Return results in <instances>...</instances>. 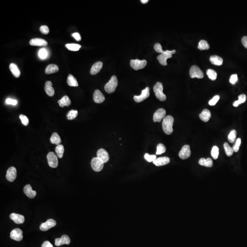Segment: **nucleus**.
Here are the masks:
<instances>
[{
	"instance_id": "obj_2",
	"label": "nucleus",
	"mask_w": 247,
	"mask_h": 247,
	"mask_svg": "<svg viewBox=\"0 0 247 247\" xmlns=\"http://www.w3.org/2000/svg\"><path fill=\"white\" fill-rule=\"evenodd\" d=\"M118 84V81L117 77L115 76H112L110 81L104 86L105 91L108 93H113L116 90Z\"/></svg>"
},
{
	"instance_id": "obj_17",
	"label": "nucleus",
	"mask_w": 247,
	"mask_h": 247,
	"mask_svg": "<svg viewBox=\"0 0 247 247\" xmlns=\"http://www.w3.org/2000/svg\"><path fill=\"white\" fill-rule=\"evenodd\" d=\"M30 44L32 46H47L48 43L42 39L40 38H34L32 39L30 42Z\"/></svg>"
},
{
	"instance_id": "obj_9",
	"label": "nucleus",
	"mask_w": 247,
	"mask_h": 247,
	"mask_svg": "<svg viewBox=\"0 0 247 247\" xmlns=\"http://www.w3.org/2000/svg\"><path fill=\"white\" fill-rule=\"evenodd\" d=\"M191 155V151L189 145H184L179 152V156L182 159H186Z\"/></svg>"
},
{
	"instance_id": "obj_32",
	"label": "nucleus",
	"mask_w": 247,
	"mask_h": 247,
	"mask_svg": "<svg viewBox=\"0 0 247 247\" xmlns=\"http://www.w3.org/2000/svg\"><path fill=\"white\" fill-rule=\"evenodd\" d=\"M246 99H247V97L245 94H241L238 96V100L233 103V106L235 107H238L240 104L244 103L246 101Z\"/></svg>"
},
{
	"instance_id": "obj_39",
	"label": "nucleus",
	"mask_w": 247,
	"mask_h": 247,
	"mask_svg": "<svg viewBox=\"0 0 247 247\" xmlns=\"http://www.w3.org/2000/svg\"><path fill=\"white\" fill-rule=\"evenodd\" d=\"M66 47L70 50L78 51L80 49L81 46L76 43H69L66 45Z\"/></svg>"
},
{
	"instance_id": "obj_10",
	"label": "nucleus",
	"mask_w": 247,
	"mask_h": 247,
	"mask_svg": "<svg viewBox=\"0 0 247 247\" xmlns=\"http://www.w3.org/2000/svg\"><path fill=\"white\" fill-rule=\"evenodd\" d=\"M150 89L149 87H147L146 89L143 90L140 96H135L134 99L137 103H140L144 100L148 98L150 96Z\"/></svg>"
},
{
	"instance_id": "obj_16",
	"label": "nucleus",
	"mask_w": 247,
	"mask_h": 247,
	"mask_svg": "<svg viewBox=\"0 0 247 247\" xmlns=\"http://www.w3.org/2000/svg\"><path fill=\"white\" fill-rule=\"evenodd\" d=\"M71 240L69 237L67 235L62 236L61 238H57L55 240V245L56 246H60L63 244H69Z\"/></svg>"
},
{
	"instance_id": "obj_7",
	"label": "nucleus",
	"mask_w": 247,
	"mask_h": 247,
	"mask_svg": "<svg viewBox=\"0 0 247 247\" xmlns=\"http://www.w3.org/2000/svg\"><path fill=\"white\" fill-rule=\"evenodd\" d=\"M104 162L99 158H94L91 161V166L92 169L95 172H100L103 169Z\"/></svg>"
},
{
	"instance_id": "obj_33",
	"label": "nucleus",
	"mask_w": 247,
	"mask_h": 247,
	"mask_svg": "<svg viewBox=\"0 0 247 247\" xmlns=\"http://www.w3.org/2000/svg\"><path fill=\"white\" fill-rule=\"evenodd\" d=\"M55 152L57 154V157L60 158H62L63 156V154L64 152V146L62 145H57V147L55 148Z\"/></svg>"
},
{
	"instance_id": "obj_37",
	"label": "nucleus",
	"mask_w": 247,
	"mask_h": 247,
	"mask_svg": "<svg viewBox=\"0 0 247 247\" xmlns=\"http://www.w3.org/2000/svg\"><path fill=\"white\" fill-rule=\"evenodd\" d=\"M207 75L208 78L210 79V80L212 81H215L217 78V73L212 69L207 70Z\"/></svg>"
},
{
	"instance_id": "obj_14",
	"label": "nucleus",
	"mask_w": 247,
	"mask_h": 247,
	"mask_svg": "<svg viewBox=\"0 0 247 247\" xmlns=\"http://www.w3.org/2000/svg\"><path fill=\"white\" fill-rule=\"evenodd\" d=\"M17 170L15 167H11L9 168L6 174L7 179L11 182L14 181L17 177Z\"/></svg>"
},
{
	"instance_id": "obj_41",
	"label": "nucleus",
	"mask_w": 247,
	"mask_h": 247,
	"mask_svg": "<svg viewBox=\"0 0 247 247\" xmlns=\"http://www.w3.org/2000/svg\"><path fill=\"white\" fill-rule=\"evenodd\" d=\"M219 151V148L217 146H214L212 148L211 151V155L212 158L214 159H217L218 158Z\"/></svg>"
},
{
	"instance_id": "obj_21",
	"label": "nucleus",
	"mask_w": 247,
	"mask_h": 247,
	"mask_svg": "<svg viewBox=\"0 0 247 247\" xmlns=\"http://www.w3.org/2000/svg\"><path fill=\"white\" fill-rule=\"evenodd\" d=\"M169 158L168 157H161L156 159L153 162V163L157 166H162L169 164L170 162Z\"/></svg>"
},
{
	"instance_id": "obj_27",
	"label": "nucleus",
	"mask_w": 247,
	"mask_h": 247,
	"mask_svg": "<svg viewBox=\"0 0 247 247\" xmlns=\"http://www.w3.org/2000/svg\"><path fill=\"white\" fill-rule=\"evenodd\" d=\"M199 163L201 166L209 168L212 167L213 166V161L210 158H207V159L201 158L199 161Z\"/></svg>"
},
{
	"instance_id": "obj_1",
	"label": "nucleus",
	"mask_w": 247,
	"mask_h": 247,
	"mask_svg": "<svg viewBox=\"0 0 247 247\" xmlns=\"http://www.w3.org/2000/svg\"><path fill=\"white\" fill-rule=\"evenodd\" d=\"M173 122L174 119L171 115L166 116L163 119L162 123V129L165 134L167 135H170L172 133Z\"/></svg>"
},
{
	"instance_id": "obj_15",
	"label": "nucleus",
	"mask_w": 247,
	"mask_h": 247,
	"mask_svg": "<svg viewBox=\"0 0 247 247\" xmlns=\"http://www.w3.org/2000/svg\"><path fill=\"white\" fill-rule=\"evenodd\" d=\"M97 158L102 161L104 163H106L109 160L110 157L107 151L104 149L101 148L97 151Z\"/></svg>"
},
{
	"instance_id": "obj_44",
	"label": "nucleus",
	"mask_w": 247,
	"mask_h": 247,
	"mask_svg": "<svg viewBox=\"0 0 247 247\" xmlns=\"http://www.w3.org/2000/svg\"><path fill=\"white\" fill-rule=\"evenodd\" d=\"M48 55V52L46 49H41L39 52V56L42 59H45Z\"/></svg>"
},
{
	"instance_id": "obj_34",
	"label": "nucleus",
	"mask_w": 247,
	"mask_h": 247,
	"mask_svg": "<svg viewBox=\"0 0 247 247\" xmlns=\"http://www.w3.org/2000/svg\"><path fill=\"white\" fill-rule=\"evenodd\" d=\"M198 48L201 50H207L209 49V44H208L207 41L205 40H201L199 43Z\"/></svg>"
},
{
	"instance_id": "obj_52",
	"label": "nucleus",
	"mask_w": 247,
	"mask_h": 247,
	"mask_svg": "<svg viewBox=\"0 0 247 247\" xmlns=\"http://www.w3.org/2000/svg\"><path fill=\"white\" fill-rule=\"evenodd\" d=\"M41 247H53V246L50 242L46 241L43 242Z\"/></svg>"
},
{
	"instance_id": "obj_47",
	"label": "nucleus",
	"mask_w": 247,
	"mask_h": 247,
	"mask_svg": "<svg viewBox=\"0 0 247 247\" xmlns=\"http://www.w3.org/2000/svg\"><path fill=\"white\" fill-rule=\"evenodd\" d=\"M220 99V96L219 95H216L214 96L211 100L209 102V104L210 106H214L218 101Z\"/></svg>"
},
{
	"instance_id": "obj_38",
	"label": "nucleus",
	"mask_w": 247,
	"mask_h": 247,
	"mask_svg": "<svg viewBox=\"0 0 247 247\" xmlns=\"http://www.w3.org/2000/svg\"><path fill=\"white\" fill-rule=\"evenodd\" d=\"M78 115V111L76 110H71L67 113V117L68 120H73L77 117Z\"/></svg>"
},
{
	"instance_id": "obj_53",
	"label": "nucleus",
	"mask_w": 247,
	"mask_h": 247,
	"mask_svg": "<svg viewBox=\"0 0 247 247\" xmlns=\"http://www.w3.org/2000/svg\"><path fill=\"white\" fill-rule=\"evenodd\" d=\"M242 42L245 48L247 49V36H244L242 39Z\"/></svg>"
},
{
	"instance_id": "obj_8",
	"label": "nucleus",
	"mask_w": 247,
	"mask_h": 247,
	"mask_svg": "<svg viewBox=\"0 0 247 247\" xmlns=\"http://www.w3.org/2000/svg\"><path fill=\"white\" fill-rule=\"evenodd\" d=\"M48 164L52 168H56L58 166V160L57 156L53 152H50L47 156Z\"/></svg>"
},
{
	"instance_id": "obj_23",
	"label": "nucleus",
	"mask_w": 247,
	"mask_h": 247,
	"mask_svg": "<svg viewBox=\"0 0 247 247\" xmlns=\"http://www.w3.org/2000/svg\"><path fill=\"white\" fill-rule=\"evenodd\" d=\"M52 83L50 81H47L45 83L44 90L47 95L50 97H52L54 95V90L52 87Z\"/></svg>"
},
{
	"instance_id": "obj_50",
	"label": "nucleus",
	"mask_w": 247,
	"mask_h": 247,
	"mask_svg": "<svg viewBox=\"0 0 247 247\" xmlns=\"http://www.w3.org/2000/svg\"><path fill=\"white\" fill-rule=\"evenodd\" d=\"M6 103L8 104H11V105H16L18 103V102L16 100L12 99H7L6 100Z\"/></svg>"
},
{
	"instance_id": "obj_19",
	"label": "nucleus",
	"mask_w": 247,
	"mask_h": 247,
	"mask_svg": "<svg viewBox=\"0 0 247 247\" xmlns=\"http://www.w3.org/2000/svg\"><path fill=\"white\" fill-rule=\"evenodd\" d=\"M11 219L14 221L16 224H22L24 223L25 221V218L24 216L20 214H16V213H12L10 216Z\"/></svg>"
},
{
	"instance_id": "obj_45",
	"label": "nucleus",
	"mask_w": 247,
	"mask_h": 247,
	"mask_svg": "<svg viewBox=\"0 0 247 247\" xmlns=\"http://www.w3.org/2000/svg\"><path fill=\"white\" fill-rule=\"evenodd\" d=\"M19 118L24 126H27L29 125V120L27 116L23 114H20L19 115Z\"/></svg>"
},
{
	"instance_id": "obj_31",
	"label": "nucleus",
	"mask_w": 247,
	"mask_h": 247,
	"mask_svg": "<svg viewBox=\"0 0 247 247\" xmlns=\"http://www.w3.org/2000/svg\"><path fill=\"white\" fill-rule=\"evenodd\" d=\"M68 84L71 87H78V83L76 78L72 76V75H69L67 80Z\"/></svg>"
},
{
	"instance_id": "obj_40",
	"label": "nucleus",
	"mask_w": 247,
	"mask_h": 247,
	"mask_svg": "<svg viewBox=\"0 0 247 247\" xmlns=\"http://www.w3.org/2000/svg\"><path fill=\"white\" fill-rule=\"evenodd\" d=\"M166 151V147L163 144L160 143L157 146V150L156 151L157 155H161L162 153H165Z\"/></svg>"
},
{
	"instance_id": "obj_11",
	"label": "nucleus",
	"mask_w": 247,
	"mask_h": 247,
	"mask_svg": "<svg viewBox=\"0 0 247 247\" xmlns=\"http://www.w3.org/2000/svg\"><path fill=\"white\" fill-rule=\"evenodd\" d=\"M166 111L164 109H159L157 110L154 115H153V120L154 122H160L162 119L166 117Z\"/></svg>"
},
{
	"instance_id": "obj_6",
	"label": "nucleus",
	"mask_w": 247,
	"mask_h": 247,
	"mask_svg": "<svg viewBox=\"0 0 247 247\" xmlns=\"http://www.w3.org/2000/svg\"><path fill=\"white\" fill-rule=\"evenodd\" d=\"M190 75L192 78H198L201 79L204 77V73L197 66H193L190 70Z\"/></svg>"
},
{
	"instance_id": "obj_54",
	"label": "nucleus",
	"mask_w": 247,
	"mask_h": 247,
	"mask_svg": "<svg viewBox=\"0 0 247 247\" xmlns=\"http://www.w3.org/2000/svg\"><path fill=\"white\" fill-rule=\"evenodd\" d=\"M148 0H141V2H142L143 4H146V3H148Z\"/></svg>"
},
{
	"instance_id": "obj_12",
	"label": "nucleus",
	"mask_w": 247,
	"mask_h": 247,
	"mask_svg": "<svg viewBox=\"0 0 247 247\" xmlns=\"http://www.w3.org/2000/svg\"><path fill=\"white\" fill-rule=\"evenodd\" d=\"M56 225V222L55 220L52 219H48L47 221L44 223H42L40 226V229L42 231H46L51 228H53Z\"/></svg>"
},
{
	"instance_id": "obj_29",
	"label": "nucleus",
	"mask_w": 247,
	"mask_h": 247,
	"mask_svg": "<svg viewBox=\"0 0 247 247\" xmlns=\"http://www.w3.org/2000/svg\"><path fill=\"white\" fill-rule=\"evenodd\" d=\"M51 143L52 144H54L56 145H59L61 144V140L60 137L58 133H54L52 135L50 139Z\"/></svg>"
},
{
	"instance_id": "obj_46",
	"label": "nucleus",
	"mask_w": 247,
	"mask_h": 247,
	"mask_svg": "<svg viewBox=\"0 0 247 247\" xmlns=\"http://www.w3.org/2000/svg\"><path fill=\"white\" fill-rule=\"evenodd\" d=\"M154 50L156 51L157 52L159 53L163 54L165 53L166 52V51H163L162 49L161 45L160 43H156L154 45Z\"/></svg>"
},
{
	"instance_id": "obj_25",
	"label": "nucleus",
	"mask_w": 247,
	"mask_h": 247,
	"mask_svg": "<svg viewBox=\"0 0 247 247\" xmlns=\"http://www.w3.org/2000/svg\"><path fill=\"white\" fill-rule=\"evenodd\" d=\"M210 62L216 66H221L223 63V59L217 55H212L210 58Z\"/></svg>"
},
{
	"instance_id": "obj_49",
	"label": "nucleus",
	"mask_w": 247,
	"mask_h": 247,
	"mask_svg": "<svg viewBox=\"0 0 247 247\" xmlns=\"http://www.w3.org/2000/svg\"><path fill=\"white\" fill-rule=\"evenodd\" d=\"M238 80V75L237 74H233L231 76L229 81L232 84H235Z\"/></svg>"
},
{
	"instance_id": "obj_43",
	"label": "nucleus",
	"mask_w": 247,
	"mask_h": 247,
	"mask_svg": "<svg viewBox=\"0 0 247 247\" xmlns=\"http://www.w3.org/2000/svg\"><path fill=\"white\" fill-rule=\"evenodd\" d=\"M144 158L148 162H151L157 159V156L155 155H151L148 153H146L144 156Z\"/></svg>"
},
{
	"instance_id": "obj_51",
	"label": "nucleus",
	"mask_w": 247,
	"mask_h": 247,
	"mask_svg": "<svg viewBox=\"0 0 247 247\" xmlns=\"http://www.w3.org/2000/svg\"><path fill=\"white\" fill-rule=\"evenodd\" d=\"M72 36L78 41H80L81 40V37L79 33H73L72 34Z\"/></svg>"
},
{
	"instance_id": "obj_5",
	"label": "nucleus",
	"mask_w": 247,
	"mask_h": 247,
	"mask_svg": "<svg viewBox=\"0 0 247 247\" xmlns=\"http://www.w3.org/2000/svg\"><path fill=\"white\" fill-rule=\"evenodd\" d=\"M130 66L133 69L135 70H139L143 69L147 64L146 60H131L130 61Z\"/></svg>"
},
{
	"instance_id": "obj_22",
	"label": "nucleus",
	"mask_w": 247,
	"mask_h": 247,
	"mask_svg": "<svg viewBox=\"0 0 247 247\" xmlns=\"http://www.w3.org/2000/svg\"><path fill=\"white\" fill-rule=\"evenodd\" d=\"M103 63L102 62H97L94 63L92 67L90 70V73L91 75H94L97 74L102 69L103 67Z\"/></svg>"
},
{
	"instance_id": "obj_13",
	"label": "nucleus",
	"mask_w": 247,
	"mask_h": 247,
	"mask_svg": "<svg viewBox=\"0 0 247 247\" xmlns=\"http://www.w3.org/2000/svg\"><path fill=\"white\" fill-rule=\"evenodd\" d=\"M10 238L14 240L20 241L23 238L22 231L20 229H14L11 232Z\"/></svg>"
},
{
	"instance_id": "obj_36",
	"label": "nucleus",
	"mask_w": 247,
	"mask_h": 247,
	"mask_svg": "<svg viewBox=\"0 0 247 247\" xmlns=\"http://www.w3.org/2000/svg\"><path fill=\"white\" fill-rule=\"evenodd\" d=\"M237 137V131L235 130H233L231 131L228 136V140L230 143H233L236 141Z\"/></svg>"
},
{
	"instance_id": "obj_4",
	"label": "nucleus",
	"mask_w": 247,
	"mask_h": 247,
	"mask_svg": "<svg viewBox=\"0 0 247 247\" xmlns=\"http://www.w3.org/2000/svg\"><path fill=\"white\" fill-rule=\"evenodd\" d=\"M176 51L175 50H166V52L165 53L161 54L160 55L157 57L159 63L162 66H167V60L169 58L172 57V54H174L176 53Z\"/></svg>"
},
{
	"instance_id": "obj_3",
	"label": "nucleus",
	"mask_w": 247,
	"mask_h": 247,
	"mask_svg": "<svg viewBox=\"0 0 247 247\" xmlns=\"http://www.w3.org/2000/svg\"><path fill=\"white\" fill-rule=\"evenodd\" d=\"M163 85L160 82L156 83L153 88L156 97L161 101H164L166 99V96L163 93Z\"/></svg>"
},
{
	"instance_id": "obj_28",
	"label": "nucleus",
	"mask_w": 247,
	"mask_h": 247,
	"mask_svg": "<svg viewBox=\"0 0 247 247\" xmlns=\"http://www.w3.org/2000/svg\"><path fill=\"white\" fill-rule=\"evenodd\" d=\"M59 71V68L55 64L48 65L45 69V72L46 74H50L56 73Z\"/></svg>"
},
{
	"instance_id": "obj_20",
	"label": "nucleus",
	"mask_w": 247,
	"mask_h": 247,
	"mask_svg": "<svg viewBox=\"0 0 247 247\" xmlns=\"http://www.w3.org/2000/svg\"><path fill=\"white\" fill-rule=\"evenodd\" d=\"M23 191L26 196L30 198H33L36 196V191L33 190L30 184L25 185L23 189Z\"/></svg>"
},
{
	"instance_id": "obj_35",
	"label": "nucleus",
	"mask_w": 247,
	"mask_h": 247,
	"mask_svg": "<svg viewBox=\"0 0 247 247\" xmlns=\"http://www.w3.org/2000/svg\"><path fill=\"white\" fill-rule=\"evenodd\" d=\"M223 146H224L225 152H226V154H227V156H228V157H231V156H232L233 152H234L233 148H231L227 142H225L224 143Z\"/></svg>"
},
{
	"instance_id": "obj_24",
	"label": "nucleus",
	"mask_w": 247,
	"mask_h": 247,
	"mask_svg": "<svg viewBox=\"0 0 247 247\" xmlns=\"http://www.w3.org/2000/svg\"><path fill=\"white\" fill-rule=\"evenodd\" d=\"M211 114L210 111L208 109H204L202 112L200 114L199 116L200 119L203 121L207 122L211 118Z\"/></svg>"
},
{
	"instance_id": "obj_30",
	"label": "nucleus",
	"mask_w": 247,
	"mask_h": 247,
	"mask_svg": "<svg viewBox=\"0 0 247 247\" xmlns=\"http://www.w3.org/2000/svg\"><path fill=\"white\" fill-rule=\"evenodd\" d=\"M9 68L12 73L14 77L17 78L19 77V76H20V71L15 64L11 63L10 65Z\"/></svg>"
},
{
	"instance_id": "obj_48",
	"label": "nucleus",
	"mask_w": 247,
	"mask_h": 247,
	"mask_svg": "<svg viewBox=\"0 0 247 247\" xmlns=\"http://www.w3.org/2000/svg\"><path fill=\"white\" fill-rule=\"evenodd\" d=\"M40 31L43 34H48L49 32H50L49 28H48V26H46V25L41 26L40 28Z\"/></svg>"
},
{
	"instance_id": "obj_42",
	"label": "nucleus",
	"mask_w": 247,
	"mask_h": 247,
	"mask_svg": "<svg viewBox=\"0 0 247 247\" xmlns=\"http://www.w3.org/2000/svg\"><path fill=\"white\" fill-rule=\"evenodd\" d=\"M241 143V139L240 138L237 139L236 141H235V144L233 145V148H232L234 152H237L238 151Z\"/></svg>"
},
{
	"instance_id": "obj_18",
	"label": "nucleus",
	"mask_w": 247,
	"mask_h": 247,
	"mask_svg": "<svg viewBox=\"0 0 247 247\" xmlns=\"http://www.w3.org/2000/svg\"><path fill=\"white\" fill-rule=\"evenodd\" d=\"M93 100L97 103H100L105 100V97L99 90H96L93 93Z\"/></svg>"
},
{
	"instance_id": "obj_26",
	"label": "nucleus",
	"mask_w": 247,
	"mask_h": 247,
	"mask_svg": "<svg viewBox=\"0 0 247 247\" xmlns=\"http://www.w3.org/2000/svg\"><path fill=\"white\" fill-rule=\"evenodd\" d=\"M58 103L60 106L62 108L65 106L68 107L71 104V101L68 96H64L62 97L61 99L58 101Z\"/></svg>"
}]
</instances>
